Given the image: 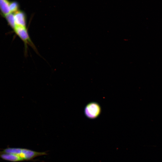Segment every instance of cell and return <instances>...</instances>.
<instances>
[{
  "instance_id": "277c9868",
  "label": "cell",
  "mask_w": 162,
  "mask_h": 162,
  "mask_svg": "<svg viewBox=\"0 0 162 162\" xmlns=\"http://www.w3.org/2000/svg\"><path fill=\"white\" fill-rule=\"evenodd\" d=\"M16 26L26 27V20L25 14L18 10L14 13Z\"/></svg>"
},
{
  "instance_id": "8992f818",
  "label": "cell",
  "mask_w": 162,
  "mask_h": 162,
  "mask_svg": "<svg viewBox=\"0 0 162 162\" xmlns=\"http://www.w3.org/2000/svg\"><path fill=\"white\" fill-rule=\"evenodd\" d=\"M10 2L8 0H0V12L3 17L10 13L9 8Z\"/></svg>"
},
{
  "instance_id": "ba28073f",
  "label": "cell",
  "mask_w": 162,
  "mask_h": 162,
  "mask_svg": "<svg viewBox=\"0 0 162 162\" xmlns=\"http://www.w3.org/2000/svg\"><path fill=\"white\" fill-rule=\"evenodd\" d=\"M9 8L10 13H14L19 10V5L16 1L10 2Z\"/></svg>"
},
{
  "instance_id": "52a82bcc",
  "label": "cell",
  "mask_w": 162,
  "mask_h": 162,
  "mask_svg": "<svg viewBox=\"0 0 162 162\" xmlns=\"http://www.w3.org/2000/svg\"><path fill=\"white\" fill-rule=\"evenodd\" d=\"M8 25L14 30L16 27L14 13H10L4 16Z\"/></svg>"
},
{
  "instance_id": "6da1fadb",
  "label": "cell",
  "mask_w": 162,
  "mask_h": 162,
  "mask_svg": "<svg viewBox=\"0 0 162 162\" xmlns=\"http://www.w3.org/2000/svg\"><path fill=\"white\" fill-rule=\"evenodd\" d=\"M2 150H0V152L14 154L19 156L24 160H31L37 157L47 154L45 152H38L28 149L19 148L8 147Z\"/></svg>"
},
{
  "instance_id": "7a4b0ae2",
  "label": "cell",
  "mask_w": 162,
  "mask_h": 162,
  "mask_svg": "<svg viewBox=\"0 0 162 162\" xmlns=\"http://www.w3.org/2000/svg\"><path fill=\"white\" fill-rule=\"evenodd\" d=\"M18 36L24 44L25 50H27L28 45H29L35 48L34 45L29 35L26 27L16 26L14 30Z\"/></svg>"
},
{
  "instance_id": "3957f363",
  "label": "cell",
  "mask_w": 162,
  "mask_h": 162,
  "mask_svg": "<svg viewBox=\"0 0 162 162\" xmlns=\"http://www.w3.org/2000/svg\"><path fill=\"white\" fill-rule=\"evenodd\" d=\"M101 111V107L98 103L92 102L88 104L85 106L84 113L87 118L93 119L99 116Z\"/></svg>"
},
{
  "instance_id": "5b68a950",
  "label": "cell",
  "mask_w": 162,
  "mask_h": 162,
  "mask_svg": "<svg viewBox=\"0 0 162 162\" xmlns=\"http://www.w3.org/2000/svg\"><path fill=\"white\" fill-rule=\"evenodd\" d=\"M0 158L4 160L14 162L24 161L23 159L17 155L1 152H0Z\"/></svg>"
}]
</instances>
